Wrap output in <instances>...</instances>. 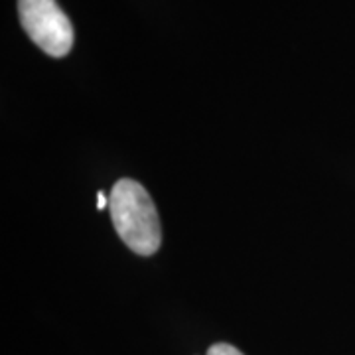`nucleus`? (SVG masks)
Instances as JSON below:
<instances>
[{
  "instance_id": "f257e3e1",
  "label": "nucleus",
  "mask_w": 355,
  "mask_h": 355,
  "mask_svg": "<svg viewBox=\"0 0 355 355\" xmlns=\"http://www.w3.org/2000/svg\"><path fill=\"white\" fill-rule=\"evenodd\" d=\"M109 211L114 231L130 251L150 257L160 249V217L148 191L139 182L128 178L119 180L109 196Z\"/></svg>"
},
{
  "instance_id": "f03ea898",
  "label": "nucleus",
  "mask_w": 355,
  "mask_h": 355,
  "mask_svg": "<svg viewBox=\"0 0 355 355\" xmlns=\"http://www.w3.org/2000/svg\"><path fill=\"white\" fill-rule=\"evenodd\" d=\"M20 24L30 40L51 58L73 48V26L55 0H18Z\"/></svg>"
},
{
  "instance_id": "7ed1b4c3",
  "label": "nucleus",
  "mask_w": 355,
  "mask_h": 355,
  "mask_svg": "<svg viewBox=\"0 0 355 355\" xmlns=\"http://www.w3.org/2000/svg\"><path fill=\"white\" fill-rule=\"evenodd\" d=\"M207 355H243L237 347L229 345V343H216L207 349Z\"/></svg>"
},
{
  "instance_id": "20e7f679",
  "label": "nucleus",
  "mask_w": 355,
  "mask_h": 355,
  "mask_svg": "<svg viewBox=\"0 0 355 355\" xmlns=\"http://www.w3.org/2000/svg\"><path fill=\"white\" fill-rule=\"evenodd\" d=\"M105 207H109V198H105V193L103 191H99L97 193V209H105Z\"/></svg>"
}]
</instances>
